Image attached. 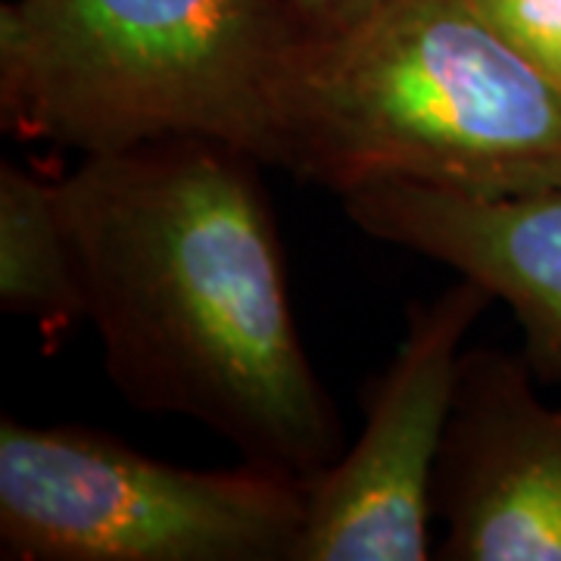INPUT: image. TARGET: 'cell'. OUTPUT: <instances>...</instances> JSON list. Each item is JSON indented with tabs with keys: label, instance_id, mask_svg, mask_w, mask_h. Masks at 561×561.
<instances>
[{
	"label": "cell",
	"instance_id": "cell-1",
	"mask_svg": "<svg viewBox=\"0 0 561 561\" xmlns=\"http://www.w3.org/2000/svg\"><path fill=\"white\" fill-rule=\"evenodd\" d=\"M260 165L228 140H144L84 157L60 201L113 387L309 481L343 427L297 331Z\"/></svg>",
	"mask_w": 561,
	"mask_h": 561
},
{
	"label": "cell",
	"instance_id": "cell-2",
	"mask_svg": "<svg viewBox=\"0 0 561 561\" xmlns=\"http://www.w3.org/2000/svg\"><path fill=\"white\" fill-rule=\"evenodd\" d=\"M268 162L343 194L412 181L471 197L561 187V81L474 0H383L306 35L272 98Z\"/></svg>",
	"mask_w": 561,
	"mask_h": 561
},
{
	"label": "cell",
	"instance_id": "cell-3",
	"mask_svg": "<svg viewBox=\"0 0 561 561\" xmlns=\"http://www.w3.org/2000/svg\"><path fill=\"white\" fill-rule=\"evenodd\" d=\"M306 35L290 0H3L0 125L84 157L187 135L268 162Z\"/></svg>",
	"mask_w": 561,
	"mask_h": 561
},
{
	"label": "cell",
	"instance_id": "cell-4",
	"mask_svg": "<svg viewBox=\"0 0 561 561\" xmlns=\"http://www.w3.org/2000/svg\"><path fill=\"white\" fill-rule=\"evenodd\" d=\"M306 481L181 468L81 424L0 421L7 561H294Z\"/></svg>",
	"mask_w": 561,
	"mask_h": 561
},
{
	"label": "cell",
	"instance_id": "cell-5",
	"mask_svg": "<svg viewBox=\"0 0 561 561\" xmlns=\"http://www.w3.org/2000/svg\"><path fill=\"white\" fill-rule=\"evenodd\" d=\"M493 302L471 278L409 309L393 359L365 387L359 440L306 481L294 561H424L434 471L471 324Z\"/></svg>",
	"mask_w": 561,
	"mask_h": 561
},
{
	"label": "cell",
	"instance_id": "cell-6",
	"mask_svg": "<svg viewBox=\"0 0 561 561\" xmlns=\"http://www.w3.org/2000/svg\"><path fill=\"white\" fill-rule=\"evenodd\" d=\"M431 502L437 559L561 561V405L524 353H461Z\"/></svg>",
	"mask_w": 561,
	"mask_h": 561
},
{
	"label": "cell",
	"instance_id": "cell-7",
	"mask_svg": "<svg viewBox=\"0 0 561 561\" xmlns=\"http://www.w3.org/2000/svg\"><path fill=\"white\" fill-rule=\"evenodd\" d=\"M337 197L365 234L483 284L515 312L537 381L561 383V187L471 197L412 181H365Z\"/></svg>",
	"mask_w": 561,
	"mask_h": 561
},
{
	"label": "cell",
	"instance_id": "cell-8",
	"mask_svg": "<svg viewBox=\"0 0 561 561\" xmlns=\"http://www.w3.org/2000/svg\"><path fill=\"white\" fill-rule=\"evenodd\" d=\"M0 306L35 321L47 343L88 319L60 175L47 179L16 162L0 165Z\"/></svg>",
	"mask_w": 561,
	"mask_h": 561
},
{
	"label": "cell",
	"instance_id": "cell-9",
	"mask_svg": "<svg viewBox=\"0 0 561 561\" xmlns=\"http://www.w3.org/2000/svg\"><path fill=\"white\" fill-rule=\"evenodd\" d=\"M483 20L524 60L561 81V0H474Z\"/></svg>",
	"mask_w": 561,
	"mask_h": 561
},
{
	"label": "cell",
	"instance_id": "cell-10",
	"mask_svg": "<svg viewBox=\"0 0 561 561\" xmlns=\"http://www.w3.org/2000/svg\"><path fill=\"white\" fill-rule=\"evenodd\" d=\"M312 35H334L365 20L383 0H290Z\"/></svg>",
	"mask_w": 561,
	"mask_h": 561
}]
</instances>
